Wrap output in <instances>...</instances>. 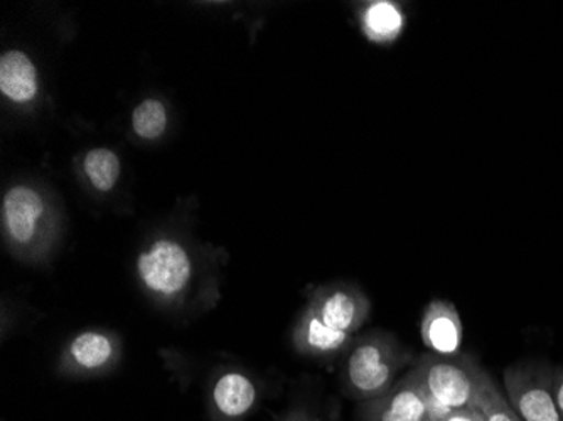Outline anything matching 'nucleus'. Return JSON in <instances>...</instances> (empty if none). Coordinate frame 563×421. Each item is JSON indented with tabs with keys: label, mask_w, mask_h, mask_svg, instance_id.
I'll list each match as a JSON object with an SVG mask.
<instances>
[{
	"label": "nucleus",
	"mask_w": 563,
	"mask_h": 421,
	"mask_svg": "<svg viewBox=\"0 0 563 421\" xmlns=\"http://www.w3.org/2000/svg\"><path fill=\"white\" fill-rule=\"evenodd\" d=\"M416 363L395 335L375 332L354 344L344 364L343 385L356 400L372 401L394 388L401 369Z\"/></svg>",
	"instance_id": "nucleus-1"
},
{
	"label": "nucleus",
	"mask_w": 563,
	"mask_h": 421,
	"mask_svg": "<svg viewBox=\"0 0 563 421\" xmlns=\"http://www.w3.org/2000/svg\"><path fill=\"white\" fill-rule=\"evenodd\" d=\"M427 397L448 410L474 408L481 381L486 369L476 357L459 353L455 356H439L427 353L413 363Z\"/></svg>",
	"instance_id": "nucleus-2"
},
{
	"label": "nucleus",
	"mask_w": 563,
	"mask_h": 421,
	"mask_svg": "<svg viewBox=\"0 0 563 421\" xmlns=\"http://www.w3.org/2000/svg\"><path fill=\"white\" fill-rule=\"evenodd\" d=\"M553 367L539 361H521L506 367L508 401L521 421H563L552 389Z\"/></svg>",
	"instance_id": "nucleus-3"
},
{
	"label": "nucleus",
	"mask_w": 563,
	"mask_h": 421,
	"mask_svg": "<svg viewBox=\"0 0 563 421\" xmlns=\"http://www.w3.org/2000/svg\"><path fill=\"white\" fill-rule=\"evenodd\" d=\"M137 272L145 288L164 299H170L188 287L192 262L185 246L173 240H159L147 252L141 253Z\"/></svg>",
	"instance_id": "nucleus-4"
},
{
	"label": "nucleus",
	"mask_w": 563,
	"mask_h": 421,
	"mask_svg": "<svg viewBox=\"0 0 563 421\" xmlns=\"http://www.w3.org/2000/svg\"><path fill=\"white\" fill-rule=\"evenodd\" d=\"M362 417L363 421H429V398L416 367L383 397L366 401Z\"/></svg>",
	"instance_id": "nucleus-5"
},
{
	"label": "nucleus",
	"mask_w": 563,
	"mask_h": 421,
	"mask_svg": "<svg viewBox=\"0 0 563 421\" xmlns=\"http://www.w3.org/2000/svg\"><path fill=\"white\" fill-rule=\"evenodd\" d=\"M309 309L328 328L353 334L369 315V300L351 285H329L316 290Z\"/></svg>",
	"instance_id": "nucleus-6"
},
{
	"label": "nucleus",
	"mask_w": 563,
	"mask_h": 421,
	"mask_svg": "<svg viewBox=\"0 0 563 421\" xmlns=\"http://www.w3.org/2000/svg\"><path fill=\"white\" fill-rule=\"evenodd\" d=\"M420 337L429 353L439 356H455L461 353L464 325L457 307L449 300L433 299L423 310Z\"/></svg>",
	"instance_id": "nucleus-7"
},
{
	"label": "nucleus",
	"mask_w": 563,
	"mask_h": 421,
	"mask_svg": "<svg viewBox=\"0 0 563 421\" xmlns=\"http://www.w3.org/2000/svg\"><path fill=\"white\" fill-rule=\"evenodd\" d=\"M43 213V199L34 189L15 186L5 195V228L15 245L25 248L36 240L37 224Z\"/></svg>",
	"instance_id": "nucleus-8"
},
{
	"label": "nucleus",
	"mask_w": 563,
	"mask_h": 421,
	"mask_svg": "<svg viewBox=\"0 0 563 421\" xmlns=\"http://www.w3.org/2000/svg\"><path fill=\"white\" fill-rule=\"evenodd\" d=\"M211 400L218 420L242 421L257 405L258 389L249 376L230 372L218 379Z\"/></svg>",
	"instance_id": "nucleus-9"
},
{
	"label": "nucleus",
	"mask_w": 563,
	"mask_h": 421,
	"mask_svg": "<svg viewBox=\"0 0 563 421\" xmlns=\"http://www.w3.org/2000/svg\"><path fill=\"white\" fill-rule=\"evenodd\" d=\"M351 341L353 334L328 328L309 307L294 329V346L307 356H336L350 346Z\"/></svg>",
	"instance_id": "nucleus-10"
},
{
	"label": "nucleus",
	"mask_w": 563,
	"mask_h": 421,
	"mask_svg": "<svg viewBox=\"0 0 563 421\" xmlns=\"http://www.w3.org/2000/svg\"><path fill=\"white\" fill-rule=\"evenodd\" d=\"M0 91L15 103H27L37 95V71L30 56L9 51L0 59Z\"/></svg>",
	"instance_id": "nucleus-11"
},
{
	"label": "nucleus",
	"mask_w": 563,
	"mask_h": 421,
	"mask_svg": "<svg viewBox=\"0 0 563 421\" xmlns=\"http://www.w3.org/2000/svg\"><path fill=\"white\" fill-rule=\"evenodd\" d=\"M363 33L376 44H394L404 34L407 14L401 4L390 0H376L362 12Z\"/></svg>",
	"instance_id": "nucleus-12"
},
{
	"label": "nucleus",
	"mask_w": 563,
	"mask_h": 421,
	"mask_svg": "<svg viewBox=\"0 0 563 421\" xmlns=\"http://www.w3.org/2000/svg\"><path fill=\"white\" fill-rule=\"evenodd\" d=\"M69 357L78 369H103L115 354L113 342L101 332L87 331L76 335L69 344Z\"/></svg>",
	"instance_id": "nucleus-13"
},
{
	"label": "nucleus",
	"mask_w": 563,
	"mask_h": 421,
	"mask_svg": "<svg viewBox=\"0 0 563 421\" xmlns=\"http://www.w3.org/2000/svg\"><path fill=\"white\" fill-rule=\"evenodd\" d=\"M474 408L484 414L486 421H521L488 372L484 373Z\"/></svg>",
	"instance_id": "nucleus-14"
},
{
	"label": "nucleus",
	"mask_w": 563,
	"mask_h": 421,
	"mask_svg": "<svg viewBox=\"0 0 563 421\" xmlns=\"http://www.w3.org/2000/svg\"><path fill=\"white\" fill-rule=\"evenodd\" d=\"M85 173L98 191H110L120 177V160L109 148H95L85 157Z\"/></svg>",
	"instance_id": "nucleus-15"
},
{
	"label": "nucleus",
	"mask_w": 563,
	"mask_h": 421,
	"mask_svg": "<svg viewBox=\"0 0 563 421\" xmlns=\"http://www.w3.org/2000/svg\"><path fill=\"white\" fill-rule=\"evenodd\" d=\"M167 126L166 107L159 100H145L132 113V129L139 137L159 139Z\"/></svg>",
	"instance_id": "nucleus-16"
},
{
	"label": "nucleus",
	"mask_w": 563,
	"mask_h": 421,
	"mask_svg": "<svg viewBox=\"0 0 563 421\" xmlns=\"http://www.w3.org/2000/svg\"><path fill=\"white\" fill-rule=\"evenodd\" d=\"M433 421H486V418L477 408H461V410H449L444 417Z\"/></svg>",
	"instance_id": "nucleus-17"
},
{
	"label": "nucleus",
	"mask_w": 563,
	"mask_h": 421,
	"mask_svg": "<svg viewBox=\"0 0 563 421\" xmlns=\"http://www.w3.org/2000/svg\"><path fill=\"white\" fill-rule=\"evenodd\" d=\"M552 389L556 408H559L560 417L563 420V366L553 367Z\"/></svg>",
	"instance_id": "nucleus-18"
},
{
	"label": "nucleus",
	"mask_w": 563,
	"mask_h": 421,
	"mask_svg": "<svg viewBox=\"0 0 563 421\" xmlns=\"http://www.w3.org/2000/svg\"><path fill=\"white\" fill-rule=\"evenodd\" d=\"M282 421H318L311 417V414L303 413V411H292V413L287 414L286 418Z\"/></svg>",
	"instance_id": "nucleus-19"
}]
</instances>
